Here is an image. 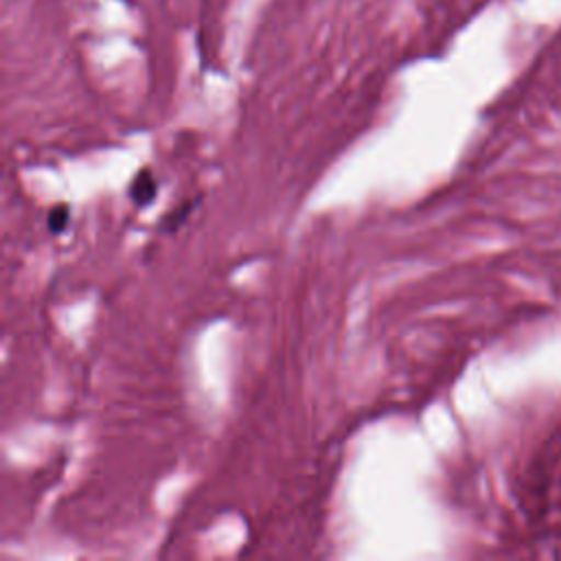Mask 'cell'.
Here are the masks:
<instances>
[{
  "label": "cell",
  "instance_id": "6da1fadb",
  "mask_svg": "<svg viewBox=\"0 0 561 561\" xmlns=\"http://www.w3.org/2000/svg\"><path fill=\"white\" fill-rule=\"evenodd\" d=\"M158 193V182L153 178V173L149 169H140L134 180L129 182V199L138 206L145 208L147 204H151L156 199Z\"/></svg>",
  "mask_w": 561,
  "mask_h": 561
},
{
  "label": "cell",
  "instance_id": "7a4b0ae2",
  "mask_svg": "<svg viewBox=\"0 0 561 561\" xmlns=\"http://www.w3.org/2000/svg\"><path fill=\"white\" fill-rule=\"evenodd\" d=\"M193 206H195V202H184L182 206L173 208L169 215H164V217H162L160 228H162V230H175V228H178V226H180V224L191 215Z\"/></svg>",
  "mask_w": 561,
  "mask_h": 561
},
{
  "label": "cell",
  "instance_id": "3957f363",
  "mask_svg": "<svg viewBox=\"0 0 561 561\" xmlns=\"http://www.w3.org/2000/svg\"><path fill=\"white\" fill-rule=\"evenodd\" d=\"M68 217H70V213H68V206H66V204L53 206L50 213H48V219H46L48 230H50V232H61V230L66 228V224H68Z\"/></svg>",
  "mask_w": 561,
  "mask_h": 561
}]
</instances>
